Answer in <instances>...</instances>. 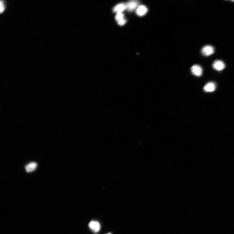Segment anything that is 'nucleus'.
<instances>
[{
  "instance_id": "obj_1",
  "label": "nucleus",
  "mask_w": 234,
  "mask_h": 234,
  "mask_svg": "<svg viewBox=\"0 0 234 234\" xmlns=\"http://www.w3.org/2000/svg\"><path fill=\"white\" fill-rule=\"evenodd\" d=\"M214 52L213 47L210 45L205 46L203 47L201 50V52L205 56H208L212 54Z\"/></svg>"
},
{
  "instance_id": "obj_2",
  "label": "nucleus",
  "mask_w": 234,
  "mask_h": 234,
  "mask_svg": "<svg viewBox=\"0 0 234 234\" xmlns=\"http://www.w3.org/2000/svg\"><path fill=\"white\" fill-rule=\"evenodd\" d=\"M139 2L137 1H129L126 4V9L130 12H131L138 8Z\"/></svg>"
},
{
  "instance_id": "obj_3",
  "label": "nucleus",
  "mask_w": 234,
  "mask_h": 234,
  "mask_svg": "<svg viewBox=\"0 0 234 234\" xmlns=\"http://www.w3.org/2000/svg\"><path fill=\"white\" fill-rule=\"evenodd\" d=\"M89 228L94 233H96L99 232L101 228V226L98 222L92 221L88 225Z\"/></svg>"
},
{
  "instance_id": "obj_4",
  "label": "nucleus",
  "mask_w": 234,
  "mask_h": 234,
  "mask_svg": "<svg viewBox=\"0 0 234 234\" xmlns=\"http://www.w3.org/2000/svg\"><path fill=\"white\" fill-rule=\"evenodd\" d=\"M212 66L214 70L218 71L223 70L225 67L224 63L222 61L219 60L214 61L213 63Z\"/></svg>"
},
{
  "instance_id": "obj_5",
  "label": "nucleus",
  "mask_w": 234,
  "mask_h": 234,
  "mask_svg": "<svg viewBox=\"0 0 234 234\" xmlns=\"http://www.w3.org/2000/svg\"><path fill=\"white\" fill-rule=\"evenodd\" d=\"M191 70L192 73L194 76L200 77L202 74V69L201 67L198 65H194L192 66Z\"/></svg>"
},
{
  "instance_id": "obj_6",
  "label": "nucleus",
  "mask_w": 234,
  "mask_h": 234,
  "mask_svg": "<svg viewBox=\"0 0 234 234\" xmlns=\"http://www.w3.org/2000/svg\"><path fill=\"white\" fill-rule=\"evenodd\" d=\"M148 10L145 6L144 5H139L136 9V15L140 16L145 15L148 12Z\"/></svg>"
},
{
  "instance_id": "obj_7",
  "label": "nucleus",
  "mask_w": 234,
  "mask_h": 234,
  "mask_svg": "<svg viewBox=\"0 0 234 234\" xmlns=\"http://www.w3.org/2000/svg\"><path fill=\"white\" fill-rule=\"evenodd\" d=\"M216 85L213 82H210L206 84L204 87V90L206 92H212L216 90Z\"/></svg>"
},
{
  "instance_id": "obj_8",
  "label": "nucleus",
  "mask_w": 234,
  "mask_h": 234,
  "mask_svg": "<svg viewBox=\"0 0 234 234\" xmlns=\"http://www.w3.org/2000/svg\"><path fill=\"white\" fill-rule=\"evenodd\" d=\"M125 10H126V4L122 3L117 5L114 8L113 11L114 13L117 14L122 13V12Z\"/></svg>"
},
{
  "instance_id": "obj_9",
  "label": "nucleus",
  "mask_w": 234,
  "mask_h": 234,
  "mask_svg": "<svg viewBox=\"0 0 234 234\" xmlns=\"http://www.w3.org/2000/svg\"><path fill=\"white\" fill-rule=\"evenodd\" d=\"M37 166V163L34 162H31L25 166V169L27 172H32L35 170Z\"/></svg>"
},
{
  "instance_id": "obj_10",
  "label": "nucleus",
  "mask_w": 234,
  "mask_h": 234,
  "mask_svg": "<svg viewBox=\"0 0 234 234\" xmlns=\"http://www.w3.org/2000/svg\"><path fill=\"white\" fill-rule=\"evenodd\" d=\"M0 13L1 14H3L5 12L7 8V4L6 1H0Z\"/></svg>"
},
{
  "instance_id": "obj_11",
  "label": "nucleus",
  "mask_w": 234,
  "mask_h": 234,
  "mask_svg": "<svg viewBox=\"0 0 234 234\" xmlns=\"http://www.w3.org/2000/svg\"><path fill=\"white\" fill-rule=\"evenodd\" d=\"M124 15L123 13H117L116 17L115 19L116 21L118 22L124 18Z\"/></svg>"
},
{
  "instance_id": "obj_12",
  "label": "nucleus",
  "mask_w": 234,
  "mask_h": 234,
  "mask_svg": "<svg viewBox=\"0 0 234 234\" xmlns=\"http://www.w3.org/2000/svg\"><path fill=\"white\" fill-rule=\"evenodd\" d=\"M127 20L126 19H124L118 22V24L120 26H123L126 23Z\"/></svg>"
},
{
  "instance_id": "obj_13",
  "label": "nucleus",
  "mask_w": 234,
  "mask_h": 234,
  "mask_svg": "<svg viewBox=\"0 0 234 234\" xmlns=\"http://www.w3.org/2000/svg\"><path fill=\"white\" fill-rule=\"evenodd\" d=\"M108 234H110V233H108Z\"/></svg>"
}]
</instances>
